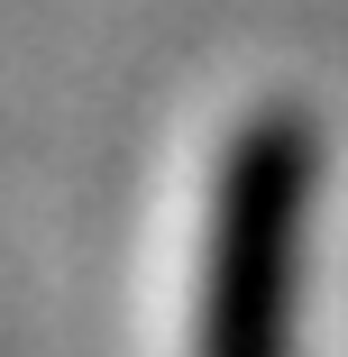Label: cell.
<instances>
[{
    "mask_svg": "<svg viewBox=\"0 0 348 357\" xmlns=\"http://www.w3.org/2000/svg\"><path fill=\"white\" fill-rule=\"evenodd\" d=\"M312 211H321V119L303 101L248 110L211 174L192 357H294L303 348Z\"/></svg>",
    "mask_w": 348,
    "mask_h": 357,
    "instance_id": "1",
    "label": "cell"
}]
</instances>
